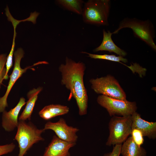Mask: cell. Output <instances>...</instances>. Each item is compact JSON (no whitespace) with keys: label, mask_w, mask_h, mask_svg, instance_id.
I'll return each mask as SVG.
<instances>
[{"label":"cell","mask_w":156,"mask_h":156,"mask_svg":"<svg viewBox=\"0 0 156 156\" xmlns=\"http://www.w3.org/2000/svg\"><path fill=\"white\" fill-rule=\"evenodd\" d=\"M122 144L114 145L111 152L105 153L103 156H120Z\"/></svg>","instance_id":"603a6c76"},{"label":"cell","mask_w":156,"mask_h":156,"mask_svg":"<svg viewBox=\"0 0 156 156\" xmlns=\"http://www.w3.org/2000/svg\"><path fill=\"white\" fill-rule=\"evenodd\" d=\"M67 106L60 104H51L44 107L39 112L40 117L45 120H49L56 116L64 115L69 112Z\"/></svg>","instance_id":"5bb4252c"},{"label":"cell","mask_w":156,"mask_h":156,"mask_svg":"<svg viewBox=\"0 0 156 156\" xmlns=\"http://www.w3.org/2000/svg\"><path fill=\"white\" fill-rule=\"evenodd\" d=\"M16 36V34H14L12 48L9 55L7 57L5 63L6 73L4 79H6L8 78V73L10 69L12 66V57L15 46V40Z\"/></svg>","instance_id":"d6986e66"},{"label":"cell","mask_w":156,"mask_h":156,"mask_svg":"<svg viewBox=\"0 0 156 156\" xmlns=\"http://www.w3.org/2000/svg\"><path fill=\"white\" fill-rule=\"evenodd\" d=\"M131 135L133 140L137 145L141 146L143 144V136L140 130L137 129H132Z\"/></svg>","instance_id":"ffe728a7"},{"label":"cell","mask_w":156,"mask_h":156,"mask_svg":"<svg viewBox=\"0 0 156 156\" xmlns=\"http://www.w3.org/2000/svg\"><path fill=\"white\" fill-rule=\"evenodd\" d=\"M58 3L66 9L79 14H82L83 1L81 0H58Z\"/></svg>","instance_id":"e0dca14e"},{"label":"cell","mask_w":156,"mask_h":156,"mask_svg":"<svg viewBox=\"0 0 156 156\" xmlns=\"http://www.w3.org/2000/svg\"><path fill=\"white\" fill-rule=\"evenodd\" d=\"M125 28L131 29L135 36L156 51V46L153 40L155 37L154 27L149 20L143 21L136 18H125L120 22L118 28L112 34H116L120 30Z\"/></svg>","instance_id":"277c9868"},{"label":"cell","mask_w":156,"mask_h":156,"mask_svg":"<svg viewBox=\"0 0 156 156\" xmlns=\"http://www.w3.org/2000/svg\"><path fill=\"white\" fill-rule=\"evenodd\" d=\"M7 57L6 54L0 55V85L4 79L6 73V68L5 67Z\"/></svg>","instance_id":"44dd1931"},{"label":"cell","mask_w":156,"mask_h":156,"mask_svg":"<svg viewBox=\"0 0 156 156\" xmlns=\"http://www.w3.org/2000/svg\"><path fill=\"white\" fill-rule=\"evenodd\" d=\"M26 103L25 99L21 97L14 108L8 112L5 110L2 112L1 125L5 131L11 132L17 128L18 124V118L19 113Z\"/></svg>","instance_id":"8fae6325"},{"label":"cell","mask_w":156,"mask_h":156,"mask_svg":"<svg viewBox=\"0 0 156 156\" xmlns=\"http://www.w3.org/2000/svg\"></svg>","instance_id":"cb8c5ba5"},{"label":"cell","mask_w":156,"mask_h":156,"mask_svg":"<svg viewBox=\"0 0 156 156\" xmlns=\"http://www.w3.org/2000/svg\"><path fill=\"white\" fill-rule=\"evenodd\" d=\"M44 130H51L55 133L56 136L64 141L76 143L78 136L77 133L79 129L76 127L68 126L65 120L60 118L56 122H47L43 128Z\"/></svg>","instance_id":"9c48e42d"},{"label":"cell","mask_w":156,"mask_h":156,"mask_svg":"<svg viewBox=\"0 0 156 156\" xmlns=\"http://www.w3.org/2000/svg\"><path fill=\"white\" fill-rule=\"evenodd\" d=\"M42 89V88L39 87L37 89H33L28 93L27 96L28 100L26 103L25 108L19 117V120L25 121L27 120H31L38 95Z\"/></svg>","instance_id":"2e32d148"},{"label":"cell","mask_w":156,"mask_h":156,"mask_svg":"<svg viewBox=\"0 0 156 156\" xmlns=\"http://www.w3.org/2000/svg\"><path fill=\"white\" fill-rule=\"evenodd\" d=\"M103 38L101 44L94 50L96 52L99 51H107L109 52H113L119 55L124 57L127 55V53L116 45L112 38V33L108 31L106 32L103 30Z\"/></svg>","instance_id":"4fadbf2b"},{"label":"cell","mask_w":156,"mask_h":156,"mask_svg":"<svg viewBox=\"0 0 156 156\" xmlns=\"http://www.w3.org/2000/svg\"><path fill=\"white\" fill-rule=\"evenodd\" d=\"M82 53H86L88 55V56L91 58L94 59H99L108 60L112 61L119 62L122 64L120 61L124 63L128 62L127 60L120 56H116L115 55H109L107 54L99 55L92 54L86 52H82Z\"/></svg>","instance_id":"ac0fdd59"},{"label":"cell","mask_w":156,"mask_h":156,"mask_svg":"<svg viewBox=\"0 0 156 156\" xmlns=\"http://www.w3.org/2000/svg\"><path fill=\"white\" fill-rule=\"evenodd\" d=\"M86 69L84 63L76 62L66 57L64 64H61L59 70L61 75V84L70 91L68 100L73 97L75 100L80 116L87 112L88 97L83 82Z\"/></svg>","instance_id":"6da1fadb"},{"label":"cell","mask_w":156,"mask_h":156,"mask_svg":"<svg viewBox=\"0 0 156 156\" xmlns=\"http://www.w3.org/2000/svg\"><path fill=\"white\" fill-rule=\"evenodd\" d=\"M132 122L131 115L113 116L108 124L109 134L106 145L122 144L131 135Z\"/></svg>","instance_id":"5b68a950"},{"label":"cell","mask_w":156,"mask_h":156,"mask_svg":"<svg viewBox=\"0 0 156 156\" xmlns=\"http://www.w3.org/2000/svg\"><path fill=\"white\" fill-rule=\"evenodd\" d=\"M132 130L137 129L142 133L143 137L155 140L156 138V122H148L143 119L136 112L131 115Z\"/></svg>","instance_id":"7c38bea8"},{"label":"cell","mask_w":156,"mask_h":156,"mask_svg":"<svg viewBox=\"0 0 156 156\" xmlns=\"http://www.w3.org/2000/svg\"><path fill=\"white\" fill-rule=\"evenodd\" d=\"M17 128L14 139L18 145V156H24L34 144L44 140L42 134L45 130L38 129L31 122L19 120Z\"/></svg>","instance_id":"7a4b0ae2"},{"label":"cell","mask_w":156,"mask_h":156,"mask_svg":"<svg viewBox=\"0 0 156 156\" xmlns=\"http://www.w3.org/2000/svg\"><path fill=\"white\" fill-rule=\"evenodd\" d=\"M15 147L16 145L13 143L0 145V156L11 153Z\"/></svg>","instance_id":"7402d4cb"},{"label":"cell","mask_w":156,"mask_h":156,"mask_svg":"<svg viewBox=\"0 0 156 156\" xmlns=\"http://www.w3.org/2000/svg\"><path fill=\"white\" fill-rule=\"evenodd\" d=\"M120 154L122 156H146L147 152L144 148L137 145L131 136L122 144Z\"/></svg>","instance_id":"9a60e30c"},{"label":"cell","mask_w":156,"mask_h":156,"mask_svg":"<svg viewBox=\"0 0 156 156\" xmlns=\"http://www.w3.org/2000/svg\"><path fill=\"white\" fill-rule=\"evenodd\" d=\"M92 89L96 93L112 98L126 100V95L117 80L113 76H107L89 80Z\"/></svg>","instance_id":"8992f818"},{"label":"cell","mask_w":156,"mask_h":156,"mask_svg":"<svg viewBox=\"0 0 156 156\" xmlns=\"http://www.w3.org/2000/svg\"><path fill=\"white\" fill-rule=\"evenodd\" d=\"M110 8L109 0H89L83 9V21L89 24L107 25Z\"/></svg>","instance_id":"3957f363"},{"label":"cell","mask_w":156,"mask_h":156,"mask_svg":"<svg viewBox=\"0 0 156 156\" xmlns=\"http://www.w3.org/2000/svg\"><path fill=\"white\" fill-rule=\"evenodd\" d=\"M24 52L21 48L18 49L14 53V64L13 71L10 76V79L5 94L0 98V113L2 112L8 107L7 99L12 87L17 79L26 70L32 66L40 64H48L46 61H41L34 64L33 66H28L24 69L22 68L20 66L21 61L23 57Z\"/></svg>","instance_id":"ba28073f"},{"label":"cell","mask_w":156,"mask_h":156,"mask_svg":"<svg viewBox=\"0 0 156 156\" xmlns=\"http://www.w3.org/2000/svg\"><path fill=\"white\" fill-rule=\"evenodd\" d=\"M76 144V143L66 142L54 135L42 156H70L69 150Z\"/></svg>","instance_id":"30bf717a"},{"label":"cell","mask_w":156,"mask_h":156,"mask_svg":"<svg viewBox=\"0 0 156 156\" xmlns=\"http://www.w3.org/2000/svg\"><path fill=\"white\" fill-rule=\"evenodd\" d=\"M96 101L99 105L106 109L110 116L131 115L137 108L135 102L116 99L102 95L99 96Z\"/></svg>","instance_id":"52a82bcc"}]
</instances>
